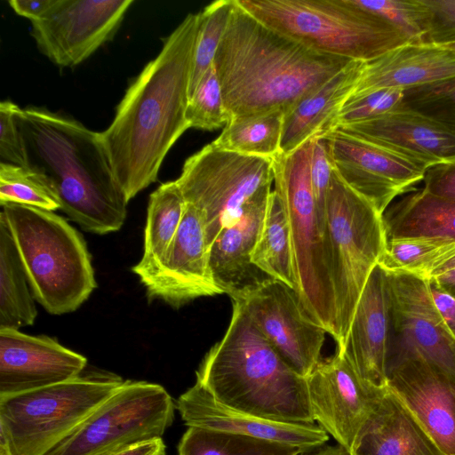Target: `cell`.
<instances>
[{
	"mask_svg": "<svg viewBox=\"0 0 455 455\" xmlns=\"http://www.w3.org/2000/svg\"><path fill=\"white\" fill-rule=\"evenodd\" d=\"M186 203L204 218L209 247L259 192L271 188L273 159L221 150L207 144L184 163L175 180Z\"/></svg>",
	"mask_w": 455,
	"mask_h": 455,
	"instance_id": "11",
	"label": "cell"
},
{
	"mask_svg": "<svg viewBox=\"0 0 455 455\" xmlns=\"http://www.w3.org/2000/svg\"><path fill=\"white\" fill-rule=\"evenodd\" d=\"M400 109L422 115L455 134V76L403 90Z\"/></svg>",
	"mask_w": 455,
	"mask_h": 455,
	"instance_id": "36",
	"label": "cell"
},
{
	"mask_svg": "<svg viewBox=\"0 0 455 455\" xmlns=\"http://www.w3.org/2000/svg\"><path fill=\"white\" fill-rule=\"evenodd\" d=\"M366 61L352 60L283 116L281 151L290 154L335 129L336 119L353 94Z\"/></svg>",
	"mask_w": 455,
	"mask_h": 455,
	"instance_id": "25",
	"label": "cell"
},
{
	"mask_svg": "<svg viewBox=\"0 0 455 455\" xmlns=\"http://www.w3.org/2000/svg\"><path fill=\"white\" fill-rule=\"evenodd\" d=\"M132 0H56L40 20L31 21L39 51L61 68L79 65L109 41Z\"/></svg>",
	"mask_w": 455,
	"mask_h": 455,
	"instance_id": "13",
	"label": "cell"
},
{
	"mask_svg": "<svg viewBox=\"0 0 455 455\" xmlns=\"http://www.w3.org/2000/svg\"><path fill=\"white\" fill-rule=\"evenodd\" d=\"M251 261L267 275L298 290L290 226L283 203L275 190L269 195Z\"/></svg>",
	"mask_w": 455,
	"mask_h": 455,
	"instance_id": "30",
	"label": "cell"
},
{
	"mask_svg": "<svg viewBox=\"0 0 455 455\" xmlns=\"http://www.w3.org/2000/svg\"><path fill=\"white\" fill-rule=\"evenodd\" d=\"M20 108L10 100L0 103L1 162L28 167L23 135L18 121Z\"/></svg>",
	"mask_w": 455,
	"mask_h": 455,
	"instance_id": "41",
	"label": "cell"
},
{
	"mask_svg": "<svg viewBox=\"0 0 455 455\" xmlns=\"http://www.w3.org/2000/svg\"><path fill=\"white\" fill-rule=\"evenodd\" d=\"M1 206L35 299L52 315L77 309L97 286L83 235L52 211Z\"/></svg>",
	"mask_w": 455,
	"mask_h": 455,
	"instance_id": "5",
	"label": "cell"
},
{
	"mask_svg": "<svg viewBox=\"0 0 455 455\" xmlns=\"http://www.w3.org/2000/svg\"><path fill=\"white\" fill-rule=\"evenodd\" d=\"M17 204L46 211L60 209L47 180L29 167L0 163V204Z\"/></svg>",
	"mask_w": 455,
	"mask_h": 455,
	"instance_id": "34",
	"label": "cell"
},
{
	"mask_svg": "<svg viewBox=\"0 0 455 455\" xmlns=\"http://www.w3.org/2000/svg\"><path fill=\"white\" fill-rule=\"evenodd\" d=\"M382 219L387 240L423 237L455 241V200L424 189L389 205Z\"/></svg>",
	"mask_w": 455,
	"mask_h": 455,
	"instance_id": "27",
	"label": "cell"
},
{
	"mask_svg": "<svg viewBox=\"0 0 455 455\" xmlns=\"http://www.w3.org/2000/svg\"><path fill=\"white\" fill-rule=\"evenodd\" d=\"M124 381L112 372L89 371L66 382L0 396V433L12 455H46Z\"/></svg>",
	"mask_w": 455,
	"mask_h": 455,
	"instance_id": "8",
	"label": "cell"
},
{
	"mask_svg": "<svg viewBox=\"0 0 455 455\" xmlns=\"http://www.w3.org/2000/svg\"><path fill=\"white\" fill-rule=\"evenodd\" d=\"M312 140L290 154L273 158L275 189L287 215L298 293L310 315L335 341L337 307L331 253L312 190L309 161Z\"/></svg>",
	"mask_w": 455,
	"mask_h": 455,
	"instance_id": "7",
	"label": "cell"
},
{
	"mask_svg": "<svg viewBox=\"0 0 455 455\" xmlns=\"http://www.w3.org/2000/svg\"><path fill=\"white\" fill-rule=\"evenodd\" d=\"M422 181L426 192L455 200V160L427 168Z\"/></svg>",
	"mask_w": 455,
	"mask_h": 455,
	"instance_id": "43",
	"label": "cell"
},
{
	"mask_svg": "<svg viewBox=\"0 0 455 455\" xmlns=\"http://www.w3.org/2000/svg\"><path fill=\"white\" fill-rule=\"evenodd\" d=\"M334 168V160L326 137L312 139L309 161L311 186L319 220L326 233V199Z\"/></svg>",
	"mask_w": 455,
	"mask_h": 455,
	"instance_id": "40",
	"label": "cell"
},
{
	"mask_svg": "<svg viewBox=\"0 0 455 455\" xmlns=\"http://www.w3.org/2000/svg\"><path fill=\"white\" fill-rule=\"evenodd\" d=\"M401 32L411 43H423L429 26L428 10L422 0H352Z\"/></svg>",
	"mask_w": 455,
	"mask_h": 455,
	"instance_id": "37",
	"label": "cell"
},
{
	"mask_svg": "<svg viewBox=\"0 0 455 455\" xmlns=\"http://www.w3.org/2000/svg\"><path fill=\"white\" fill-rule=\"evenodd\" d=\"M324 136L340 178L381 215L424 179L427 168L400 154L338 130Z\"/></svg>",
	"mask_w": 455,
	"mask_h": 455,
	"instance_id": "16",
	"label": "cell"
},
{
	"mask_svg": "<svg viewBox=\"0 0 455 455\" xmlns=\"http://www.w3.org/2000/svg\"><path fill=\"white\" fill-rule=\"evenodd\" d=\"M455 76V51L446 45L409 43L366 61L350 97L380 88L417 87Z\"/></svg>",
	"mask_w": 455,
	"mask_h": 455,
	"instance_id": "24",
	"label": "cell"
},
{
	"mask_svg": "<svg viewBox=\"0 0 455 455\" xmlns=\"http://www.w3.org/2000/svg\"><path fill=\"white\" fill-rule=\"evenodd\" d=\"M350 455H445L387 387Z\"/></svg>",
	"mask_w": 455,
	"mask_h": 455,
	"instance_id": "26",
	"label": "cell"
},
{
	"mask_svg": "<svg viewBox=\"0 0 455 455\" xmlns=\"http://www.w3.org/2000/svg\"><path fill=\"white\" fill-rule=\"evenodd\" d=\"M18 121L28 167L47 180L60 210L87 232L105 235L119 230L128 201L100 132L41 108H20Z\"/></svg>",
	"mask_w": 455,
	"mask_h": 455,
	"instance_id": "3",
	"label": "cell"
},
{
	"mask_svg": "<svg viewBox=\"0 0 455 455\" xmlns=\"http://www.w3.org/2000/svg\"><path fill=\"white\" fill-rule=\"evenodd\" d=\"M327 235L337 307V350H342L366 281L387 243L382 215L334 168L326 199Z\"/></svg>",
	"mask_w": 455,
	"mask_h": 455,
	"instance_id": "9",
	"label": "cell"
},
{
	"mask_svg": "<svg viewBox=\"0 0 455 455\" xmlns=\"http://www.w3.org/2000/svg\"><path fill=\"white\" fill-rule=\"evenodd\" d=\"M455 250V241L404 237L387 240L379 261L388 271H403L426 280L435 267Z\"/></svg>",
	"mask_w": 455,
	"mask_h": 455,
	"instance_id": "33",
	"label": "cell"
},
{
	"mask_svg": "<svg viewBox=\"0 0 455 455\" xmlns=\"http://www.w3.org/2000/svg\"><path fill=\"white\" fill-rule=\"evenodd\" d=\"M0 455H12L7 439L2 433H0Z\"/></svg>",
	"mask_w": 455,
	"mask_h": 455,
	"instance_id": "49",
	"label": "cell"
},
{
	"mask_svg": "<svg viewBox=\"0 0 455 455\" xmlns=\"http://www.w3.org/2000/svg\"><path fill=\"white\" fill-rule=\"evenodd\" d=\"M270 188L259 192L243 208L239 218L220 230L210 246V267L215 284L232 300L243 299L272 280L251 261Z\"/></svg>",
	"mask_w": 455,
	"mask_h": 455,
	"instance_id": "22",
	"label": "cell"
},
{
	"mask_svg": "<svg viewBox=\"0 0 455 455\" xmlns=\"http://www.w3.org/2000/svg\"><path fill=\"white\" fill-rule=\"evenodd\" d=\"M56 0H11L9 4L20 16L31 21L40 20L53 6Z\"/></svg>",
	"mask_w": 455,
	"mask_h": 455,
	"instance_id": "46",
	"label": "cell"
},
{
	"mask_svg": "<svg viewBox=\"0 0 455 455\" xmlns=\"http://www.w3.org/2000/svg\"><path fill=\"white\" fill-rule=\"evenodd\" d=\"M37 310L8 224L0 212V328L32 325Z\"/></svg>",
	"mask_w": 455,
	"mask_h": 455,
	"instance_id": "29",
	"label": "cell"
},
{
	"mask_svg": "<svg viewBox=\"0 0 455 455\" xmlns=\"http://www.w3.org/2000/svg\"><path fill=\"white\" fill-rule=\"evenodd\" d=\"M428 10L429 26L423 43H455V0H422Z\"/></svg>",
	"mask_w": 455,
	"mask_h": 455,
	"instance_id": "42",
	"label": "cell"
},
{
	"mask_svg": "<svg viewBox=\"0 0 455 455\" xmlns=\"http://www.w3.org/2000/svg\"><path fill=\"white\" fill-rule=\"evenodd\" d=\"M189 128L212 131L229 122L220 80L212 65L190 96L186 111Z\"/></svg>",
	"mask_w": 455,
	"mask_h": 455,
	"instance_id": "38",
	"label": "cell"
},
{
	"mask_svg": "<svg viewBox=\"0 0 455 455\" xmlns=\"http://www.w3.org/2000/svg\"><path fill=\"white\" fill-rule=\"evenodd\" d=\"M186 209V201L175 180L161 184L149 196L144 235V251L132 267L141 283L160 268L177 234Z\"/></svg>",
	"mask_w": 455,
	"mask_h": 455,
	"instance_id": "28",
	"label": "cell"
},
{
	"mask_svg": "<svg viewBox=\"0 0 455 455\" xmlns=\"http://www.w3.org/2000/svg\"><path fill=\"white\" fill-rule=\"evenodd\" d=\"M175 407L163 386L124 380L46 455H111L162 438L173 422Z\"/></svg>",
	"mask_w": 455,
	"mask_h": 455,
	"instance_id": "10",
	"label": "cell"
},
{
	"mask_svg": "<svg viewBox=\"0 0 455 455\" xmlns=\"http://www.w3.org/2000/svg\"><path fill=\"white\" fill-rule=\"evenodd\" d=\"M428 280L455 298V250L435 267Z\"/></svg>",
	"mask_w": 455,
	"mask_h": 455,
	"instance_id": "45",
	"label": "cell"
},
{
	"mask_svg": "<svg viewBox=\"0 0 455 455\" xmlns=\"http://www.w3.org/2000/svg\"><path fill=\"white\" fill-rule=\"evenodd\" d=\"M387 387L445 455L455 454V377L419 355L387 375Z\"/></svg>",
	"mask_w": 455,
	"mask_h": 455,
	"instance_id": "19",
	"label": "cell"
},
{
	"mask_svg": "<svg viewBox=\"0 0 455 455\" xmlns=\"http://www.w3.org/2000/svg\"><path fill=\"white\" fill-rule=\"evenodd\" d=\"M433 301L447 328L455 340V298L444 291L433 280H428Z\"/></svg>",
	"mask_w": 455,
	"mask_h": 455,
	"instance_id": "44",
	"label": "cell"
},
{
	"mask_svg": "<svg viewBox=\"0 0 455 455\" xmlns=\"http://www.w3.org/2000/svg\"><path fill=\"white\" fill-rule=\"evenodd\" d=\"M335 130L400 154L427 169L455 160V134L412 111L399 109Z\"/></svg>",
	"mask_w": 455,
	"mask_h": 455,
	"instance_id": "23",
	"label": "cell"
},
{
	"mask_svg": "<svg viewBox=\"0 0 455 455\" xmlns=\"http://www.w3.org/2000/svg\"><path fill=\"white\" fill-rule=\"evenodd\" d=\"M176 408L188 427L277 442L305 452L322 447L329 440L328 434L315 423L274 421L229 408L216 401L196 382L179 396Z\"/></svg>",
	"mask_w": 455,
	"mask_h": 455,
	"instance_id": "20",
	"label": "cell"
},
{
	"mask_svg": "<svg viewBox=\"0 0 455 455\" xmlns=\"http://www.w3.org/2000/svg\"><path fill=\"white\" fill-rule=\"evenodd\" d=\"M387 272V375L405 359L419 355L455 377V340L433 301L428 280L403 271Z\"/></svg>",
	"mask_w": 455,
	"mask_h": 455,
	"instance_id": "12",
	"label": "cell"
},
{
	"mask_svg": "<svg viewBox=\"0 0 455 455\" xmlns=\"http://www.w3.org/2000/svg\"><path fill=\"white\" fill-rule=\"evenodd\" d=\"M446 46L455 51V43L446 44Z\"/></svg>",
	"mask_w": 455,
	"mask_h": 455,
	"instance_id": "50",
	"label": "cell"
},
{
	"mask_svg": "<svg viewBox=\"0 0 455 455\" xmlns=\"http://www.w3.org/2000/svg\"><path fill=\"white\" fill-rule=\"evenodd\" d=\"M403 96V89L380 88L350 97L336 119L335 129L374 120L397 111L401 108Z\"/></svg>",
	"mask_w": 455,
	"mask_h": 455,
	"instance_id": "39",
	"label": "cell"
},
{
	"mask_svg": "<svg viewBox=\"0 0 455 455\" xmlns=\"http://www.w3.org/2000/svg\"><path fill=\"white\" fill-rule=\"evenodd\" d=\"M235 0H219L199 12V28L196 41L189 98L198 83L213 65V60L227 29Z\"/></svg>",
	"mask_w": 455,
	"mask_h": 455,
	"instance_id": "35",
	"label": "cell"
},
{
	"mask_svg": "<svg viewBox=\"0 0 455 455\" xmlns=\"http://www.w3.org/2000/svg\"><path fill=\"white\" fill-rule=\"evenodd\" d=\"M111 455H166V446L162 438L131 446Z\"/></svg>",
	"mask_w": 455,
	"mask_h": 455,
	"instance_id": "47",
	"label": "cell"
},
{
	"mask_svg": "<svg viewBox=\"0 0 455 455\" xmlns=\"http://www.w3.org/2000/svg\"><path fill=\"white\" fill-rule=\"evenodd\" d=\"M196 382L234 410L279 422H315L307 379L271 347L242 300H233L227 331L205 355Z\"/></svg>",
	"mask_w": 455,
	"mask_h": 455,
	"instance_id": "4",
	"label": "cell"
},
{
	"mask_svg": "<svg viewBox=\"0 0 455 455\" xmlns=\"http://www.w3.org/2000/svg\"><path fill=\"white\" fill-rule=\"evenodd\" d=\"M283 116L274 111L230 120L210 144L221 150L273 159L282 153Z\"/></svg>",
	"mask_w": 455,
	"mask_h": 455,
	"instance_id": "31",
	"label": "cell"
},
{
	"mask_svg": "<svg viewBox=\"0 0 455 455\" xmlns=\"http://www.w3.org/2000/svg\"><path fill=\"white\" fill-rule=\"evenodd\" d=\"M389 329L387 272L378 263L361 292L344 347L337 350L361 379L378 388L387 387Z\"/></svg>",
	"mask_w": 455,
	"mask_h": 455,
	"instance_id": "21",
	"label": "cell"
},
{
	"mask_svg": "<svg viewBox=\"0 0 455 455\" xmlns=\"http://www.w3.org/2000/svg\"><path fill=\"white\" fill-rule=\"evenodd\" d=\"M315 421L349 454L387 387H375L336 353L321 359L306 378Z\"/></svg>",
	"mask_w": 455,
	"mask_h": 455,
	"instance_id": "15",
	"label": "cell"
},
{
	"mask_svg": "<svg viewBox=\"0 0 455 455\" xmlns=\"http://www.w3.org/2000/svg\"><path fill=\"white\" fill-rule=\"evenodd\" d=\"M300 455H350L344 448L339 446L319 447Z\"/></svg>",
	"mask_w": 455,
	"mask_h": 455,
	"instance_id": "48",
	"label": "cell"
},
{
	"mask_svg": "<svg viewBox=\"0 0 455 455\" xmlns=\"http://www.w3.org/2000/svg\"><path fill=\"white\" fill-rule=\"evenodd\" d=\"M239 300L271 347L307 378L321 361L327 331L310 315L297 291L272 279Z\"/></svg>",
	"mask_w": 455,
	"mask_h": 455,
	"instance_id": "14",
	"label": "cell"
},
{
	"mask_svg": "<svg viewBox=\"0 0 455 455\" xmlns=\"http://www.w3.org/2000/svg\"><path fill=\"white\" fill-rule=\"evenodd\" d=\"M198 28L199 12L188 13L130 84L100 132L128 202L157 180L167 153L189 129L186 111Z\"/></svg>",
	"mask_w": 455,
	"mask_h": 455,
	"instance_id": "1",
	"label": "cell"
},
{
	"mask_svg": "<svg viewBox=\"0 0 455 455\" xmlns=\"http://www.w3.org/2000/svg\"><path fill=\"white\" fill-rule=\"evenodd\" d=\"M291 445L235 433L188 427L179 445V455H300Z\"/></svg>",
	"mask_w": 455,
	"mask_h": 455,
	"instance_id": "32",
	"label": "cell"
},
{
	"mask_svg": "<svg viewBox=\"0 0 455 455\" xmlns=\"http://www.w3.org/2000/svg\"><path fill=\"white\" fill-rule=\"evenodd\" d=\"M148 297L180 307L206 296L221 294L210 267V247L201 212L186 203L177 234L156 274L147 283Z\"/></svg>",
	"mask_w": 455,
	"mask_h": 455,
	"instance_id": "18",
	"label": "cell"
},
{
	"mask_svg": "<svg viewBox=\"0 0 455 455\" xmlns=\"http://www.w3.org/2000/svg\"><path fill=\"white\" fill-rule=\"evenodd\" d=\"M452 455H455V454H452Z\"/></svg>",
	"mask_w": 455,
	"mask_h": 455,
	"instance_id": "51",
	"label": "cell"
},
{
	"mask_svg": "<svg viewBox=\"0 0 455 455\" xmlns=\"http://www.w3.org/2000/svg\"><path fill=\"white\" fill-rule=\"evenodd\" d=\"M350 61L307 48L263 24L235 0L213 66L230 121L285 114Z\"/></svg>",
	"mask_w": 455,
	"mask_h": 455,
	"instance_id": "2",
	"label": "cell"
},
{
	"mask_svg": "<svg viewBox=\"0 0 455 455\" xmlns=\"http://www.w3.org/2000/svg\"><path fill=\"white\" fill-rule=\"evenodd\" d=\"M86 365V357L51 337L0 328V396L68 381Z\"/></svg>",
	"mask_w": 455,
	"mask_h": 455,
	"instance_id": "17",
	"label": "cell"
},
{
	"mask_svg": "<svg viewBox=\"0 0 455 455\" xmlns=\"http://www.w3.org/2000/svg\"><path fill=\"white\" fill-rule=\"evenodd\" d=\"M263 24L314 51L370 61L411 43L352 0H237Z\"/></svg>",
	"mask_w": 455,
	"mask_h": 455,
	"instance_id": "6",
	"label": "cell"
}]
</instances>
